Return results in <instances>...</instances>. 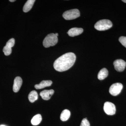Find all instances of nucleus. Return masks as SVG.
<instances>
[{
  "mask_svg": "<svg viewBox=\"0 0 126 126\" xmlns=\"http://www.w3.org/2000/svg\"><path fill=\"white\" fill-rule=\"evenodd\" d=\"M54 90L53 89L45 90L42 91L40 94L44 100H48L51 98V96L54 94Z\"/></svg>",
  "mask_w": 126,
  "mask_h": 126,
  "instance_id": "nucleus-10",
  "label": "nucleus"
},
{
  "mask_svg": "<svg viewBox=\"0 0 126 126\" xmlns=\"http://www.w3.org/2000/svg\"><path fill=\"white\" fill-rule=\"evenodd\" d=\"M122 1L125 2V3H126V0H122Z\"/></svg>",
  "mask_w": 126,
  "mask_h": 126,
  "instance_id": "nucleus-21",
  "label": "nucleus"
},
{
  "mask_svg": "<svg viewBox=\"0 0 126 126\" xmlns=\"http://www.w3.org/2000/svg\"><path fill=\"white\" fill-rule=\"evenodd\" d=\"M80 16V12L78 9L69 10L65 12L63 14V17L66 20H71L78 18Z\"/></svg>",
  "mask_w": 126,
  "mask_h": 126,
  "instance_id": "nucleus-4",
  "label": "nucleus"
},
{
  "mask_svg": "<svg viewBox=\"0 0 126 126\" xmlns=\"http://www.w3.org/2000/svg\"><path fill=\"white\" fill-rule=\"evenodd\" d=\"M58 41V37L55 34H48L44 39L43 44L45 48H48L50 46H53L56 45Z\"/></svg>",
  "mask_w": 126,
  "mask_h": 126,
  "instance_id": "nucleus-2",
  "label": "nucleus"
},
{
  "mask_svg": "<svg viewBox=\"0 0 126 126\" xmlns=\"http://www.w3.org/2000/svg\"><path fill=\"white\" fill-rule=\"evenodd\" d=\"M52 84V81L50 80H44L41 81L39 84L35 85V88L37 89H41L46 87L51 86Z\"/></svg>",
  "mask_w": 126,
  "mask_h": 126,
  "instance_id": "nucleus-12",
  "label": "nucleus"
},
{
  "mask_svg": "<svg viewBox=\"0 0 126 126\" xmlns=\"http://www.w3.org/2000/svg\"><path fill=\"white\" fill-rule=\"evenodd\" d=\"M55 34L56 35V36H57V37H58V36L59 35L58 34V33H56Z\"/></svg>",
  "mask_w": 126,
  "mask_h": 126,
  "instance_id": "nucleus-22",
  "label": "nucleus"
},
{
  "mask_svg": "<svg viewBox=\"0 0 126 126\" xmlns=\"http://www.w3.org/2000/svg\"><path fill=\"white\" fill-rule=\"evenodd\" d=\"M35 0H28L25 4L23 8V11L24 12H27L31 10L34 3Z\"/></svg>",
  "mask_w": 126,
  "mask_h": 126,
  "instance_id": "nucleus-13",
  "label": "nucleus"
},
{
  "mask_svg": "<svg viewBox=\"0 0 126 126\" xmlns=\"http://www.w3.org/2000/svg\"><path fill=\"white\" fill-rule=\"evenodd\" d=\"M115 70L118 72L124 71L126 66V62L122 59H117L113 62Z\"/></svg>",
  "mask_w": 126,
  "mask_h": 126,
  "instance_id": "nucleus-7",
  "label": "nucleus"
},
{
  "mask_svg": "<svg viewBox=\"0 0 126 126\" xmlns=\"http://www.w3.org/2000/svg\"><path fill=\"white\" fill-rule=\"evenodd\" d=\"M42 118L40 114H37L34 116L32 119L31 122L32 124L34 126H37L42 121Z\"/></svg>",
  "mask_w": 126,
  "mask_h": 126,
  "instance_id": "nucleus-16",
  "label": "nucleus"
},
{
  "mask_svg": "<svg viewBox=\"0 0 126 126\" xmlns=\"http://www.w3.org/2000/svg\"><path fill=\"white\" fill-rule=\"evenodd\" d=\"M112 24L111 21L103 19L98 21L95 24L94 28L99 31H103L110 29L112 27Z\"/></svg>",
  "mask_w": 126,
  "mask_h": 126,
  "instance_id": "nucleus-3",
  "label": "nucleus"
},
{
  "mask_svg": "<svg viewBox=\"0 0 126 126\" xmlns=\"http://www.w3.org/2000/svg\"><path fill=\"white\" fill-rule=\"evenodd\" d=\"M119 40L121 44L126 48V37L121 36L119 38Z\"/></svg>",
  "mask_w": 126,
  "mask_h": 126,
  "instance_id": "nucleus-19",
  "label": "nucleus"
},
{
  "mask_svg": "<svg viewBox=\"0 0 126 126\" xmlns=\"http://www.w3.org/2000/svg\"><path fill=\"white\" fill-rule=\"evenodd\" d=\"M80 126H90V123L87 118H84L82 119Z\"/></svg>",
  "mask_w": 126,
  "mask_h": 126,
  "instance_id": "nucleus-18",
  "label": "nucleus"
},
{
  "mask_svg": "<svg viewBox=\"0 0 126 126\" xmlns=\"http://www.w3.org/2000/svg\"><path fill=\"white\" fill-rule=\"evenodd\" d=\"M70 112L69 110L65 109L63 110L60 115V119L63 121H67L70 117Z\"/></svg>",
  "mask_w": 126,
  "mask_h": 126,
  "instance_id": "nucleus-15",
  "label": "nucleus"
},
{
  "mask_svg": "<svg viewBox=\"0 0 126 126\" xmlns=\"http://www.w3.org/2000/svg\"><path fill=\"white\" fill-rule=\"evenodd\" d=\"M83 31V29L82 28L74 27L69 30L67 34L69 36L74 37L80 35Z\"/></svg>",
  "mask_w": 126,
  "mask_h": 126,
  "instance_id": "nucleus-11",
  "label": "nucleus"
},
{
  "mask_svg": "<svg viewBox=\"0 0 126 126\" xmlns=\"http://www.w3.org/2000/svg\"><path fill=\"white\" fill-rule=\"evenodd\" d=\"M4 126V125H1V126Z\"/></svg>",
  "mask_w": 126,
  "mask_h": 126,
  "instance_id": "nucleus-23",
  "label": "nucleus"
},
{
  "mask_svg": "<svg viewBox=\"0 0 126 126\" xmlns=\"http://www.w3.org/2000/svg\"><path fill=\"white\" fill-rule=\"evenodd\" d=\"M108 75V71L106 68H103L100 70L98 74V79L99 80H103Z\"/></svg>",
  "mask_w": 126,
  "mask_h": 126,
  "instance_id": "nucleus-14",
  "label": "nucleus"
},
{
  "mask_svg": "<svg viewBox=\"0 0 126 126\" xmlns=\"http://www.w3.org/2000/svg\"><path fill=\"white\" fill-rule=\"evenodd\" d=\"M9 1H10V2H14V1H16L15 0H10Z\"/></svg>",
  "mask_w": 126,
  "mask_h": 126,
  "instance_id": "nucleus-20",
  "label": "nucleus"
},
{
  "mask_svg": "<svg viewBox=\"0 0 126 126\" xmlns=\"http://www.w3.org/2000/svg\"><path fill=\"white\" fill-rule=\"evenodd\" d=\"M15 44V40L14 38L10 39L7 41L6 45L3 49V52L5 55L8 56L11 54L12 47L14 46Z\"/></svg>",
  "mask_w": 126,
  "mask_h": 126,
  "instance_id": "nucleus-8",
  "label": "nucleus"
},
{
  "mask_svg": "<svg viewBox=\"0 0 126 126\" xmlns=\"http://www.w3.org/2000/svg\"><path fill=\"white\" fill-rule=\"evenodd\" d=\"M28 98L31 102H34L38 99V94L37 92L35 90L32 91L29 94Z\"/></svg>",
  "mask_w": 126,
  "mask_h": 126,
  "instance_id": "nucleus-17",
  "label": "nucleus"
},
{
  "mask_svg": "<svg viewBox=\"0 0 126 126\" xmlns=\"http://www.w3.org/2000/svg\"><path fill=\"white\" fill-rule=\"evenodd\" d=\"M103 109L104 112L108 115H113L116 113V107L114 104L110 102H107L104 103Z\"/></svg>",
  "mask_w": 126,
  "mask_h": 126,
  "instance_id": "nucleus-6",
  "label": "nucleus"
},
{
  "mask_svg": "<svg viewBox=\"0 0 126 126\" xmlns=\"http://www.w3.org/2000/svg\"><path fill=\"white\" fill-rule=\"evenodd\" d=\"M123 88L122 84L120 83L113 84L110 86L109 90V93L112 96H117L121 92Z\"/></svg>",
  "mask_w": 126,
  "mask_h": 126,
  "instance_id": "nucleus-5",
  "label": "nucleus"
},
{
  "mask_svg": "<svg viewBox=\"0 0 126 126\" xmlns=\"http://www.w3.org/2000/svg\"><path fill=\"white\" fill-rule=\"evenodd\" d=\"M76 59V55L74 53H67L59 57L55 61L54 67L55 70L58 72L66 71L73 66Z\"/></svg>",
  "mask_w": 126,
  "mask_h": 126,
  "instance_id": "nucleus-1",
  "label": "nucleus"
},
{
  "mask_svg": "<svg viewBox=\"0 0 126 126\" xmlns=\"http://www.w3.org/2000/svg\"><path fill=\"white\" fill-rule=\"evenodd\" d=\"M23 83V80L20 77H16L14 81L13 90L14 92L17 93L20 89Z\"/></svg>",
  "mask_w": 126,
  "mask_h": 126,
  "instance_id": "nucleus-9",
  "label": "nucleus"
}]
</instances>
